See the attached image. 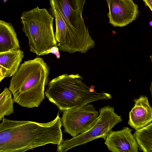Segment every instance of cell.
<instances>
[{
  "label": "cell",
  "mask_w": 152,
  "mask_h": 152,
  "mask_svg": "<svg viewBox=\"0 0 152 152\" xmlns=\"http://www.w3.org/2000/svg\"><path fill=\"white\" fill-rule=\"evenodd\" d=\"M58 113L52 121L44 123L16 121L4 117L0 125V152H23L63 140Z\"/></svg>",
  "instance_id": "1"
},
{
  "label": "cell",
  "mask_w": 152,
  "mask_h": 152,
  "mask_svg": "<svg viewBox=\"0 0 152 152\" xmlns=\"http://www.w3.org/2000/svg\"><path fill=\"white\" fill-rule=\"evenodd\" d=\"M146 6H148L152 12V0H142Z\"/></svg>",
  "instance_id": "16"
},
{
  "label": "cell",
  "mask_w": 152,
  "mask_h": 152,
  "mask_svg": "<svg viewBox=\"0 0 152 152\" xmlns=\"http://www.w3.org/2000/svg\"><path fill=\"white\" fill-rule=\"evenodd\" d=\"M59 50L57 46H53L48 50L47 53V55L50 53H51L55 55L56 58L58 59L60 58Z\"/></svg>",
  "instance_id": "15"
},
{
  "label": "cell",
  "mask_w": 152,
  "mask_h": 152,
  "mask_svg": "<svg viewBox=\"0 0 152 152\" xmlns=\"http://www.w3.org/2000/svg\"><path fill=\"white\" fill-rule=\"evenodd\" d=\"M20 49L0 53V82L7 77L13 76L18 71L24 57Z\"/></svg>",
  "instance_id": "11"
},
{
  "label": "cell",
  "mask_w": 152,
  "mask_h": 152,
  "mask_svg": "<svg viewBox=\"0 0 152 152\" xmlns=\"http://www.w3.org/2000/svg\"><path fill=\"white\" fill-rule=\"evenodd\" d=\"M150 58L151 59V61L152 63V55L151 56H150ZM150 91H151V97H152V82H151V86H150Z\"/></svg>",
  "instance_id": "17"
},
{
  "label": "cell",
  "mask_w": 152,
  "mask_h": 152,
  "mask_svg": "<svg viewBox=\"0 0 152 152\" xmlns=\"http://www.w3.org/2000/svg\"><path fill=\"white\" fill-rule=\"evenodd\" d=\"M20 19L31 52L44 56L52 47L57 46L53 27L54 18L46 9L37 7L24 11Z\"/></svg>",
  "instance_id": "5"
},
{
  "label": "cell",
  "mask_w": 152,
  "mask_h": 152,
  "mask_svg": "<svg viewBox=\"0 0 152 152\" xmlns=\"http://www.w3.org/2000/svg\"><path fill=\"white\" fill-rule=\"evenodd\" d=\"M99 115L95 124L87 131L70 139L63 140L57 145V151L65 152L77 146L84 145L98 138L104 140L112 128L122 121L121 116L114 110V107L106 105L99 110Z\"/></svg>",
  "instance_id": "6"
},
{
  "label": "cell",
  "mask_w": 152,
  "mask_h": 152,
  "mask_svg": "<svg viewBox=\"0 0 152 152\" xmlns=\"http://www.w3.org/2000/svg\"><path fill=\"white\" fill-rule=\"evenodd\" d=\"M7 0H3L4 2V3H5V2L7 1Z\"/></svg>",
  "instance_id": "19"
},
{
  "label": "cell",
  "mask_w": 152,
  "mask_h": 152,
  "mask_svg": "<svg viewBox=\"0 0 152 152\" xmlns=\"http://www.w3.org/2000/svg\"><path fill=\"white\" fill-rule=\"evenodd\" d=\"M139 147L143 152H152V122L133 134Z\"/></svg>",
  "instance_id": "13"
},
{
  "label": "cell",
  "mask_w": 152,
  "mask_h": 152,
  "mask_svg": "<svg viewBox=\"0 0 152 152\" xmlns=\"http://www.w3.org/2000/svg\"><path fill=\"white\" fill-rule=\"evenodd\" d=\"M86 0H49L50 8L57 16L56 28L60 44L71 52H86L95 45L82 17Z\"/></svg>",
  "instance_id": "2"
},
{
  "label": "cell",
  "mask_w": 152,
  "mask_h": 152,
  "mask_svg": "<svg viewBox=\"0 0 152 152\" xmlns=\"http://www.w3.org/2000/svg\"><path fill=\"white\" fill-rule=\"evenodd\" d=\"M19 42L11 23L0 20V53L20 49Z\"/></svg>",
  "instance_id": "12"
},
{
  "label": "cell",
  "mask_w": 152,
  "mask_h": 152,
  "mask_svg": "<svg viewBox=\"0 0 152 152\" xmlns=\"http://www.w3.org/2000/svg\"><path fill=\"white\" fill-rule=\"evenodd\" d=\"M99 115L91 104L64 110L61 118L64 132L73 137L87 131L95 124Z\"/></svg>",
  "instance_id": "7"
},
{
  "label": "cell",
  "mask_w": 152,
  "mask_h": 152,
  "mask_svg": "<svg viewBox=\"0 0 152 152\" xmlns=\"http://www.w3.org/2000/svg\"><path fill=\"white\" fill-rule=\"evenodd\" d=\"M109 8V23L114 27H122L135 20L140 12L132 0H106Z\"/></svg>",
  "instance_id": "8"
},
{
  "label": "cell",
  "mask_w": 152,
  "mask_h": 152,
  "mask_svg": "<svg viewBox=\"0 0 152 152\" xmlns=\"http://www.w3.org/2000/svg\"><path fill=\"white\" fill-rule=\"evenodd\" d=\"M149 24L151 26H152V21H151L149 22Z\"/></svg>",
  "instance_id": "18"
},
{
  "label": "cell",
  "mask_w": 152,
  "mask_h": 152,
  "mask_svg": "<svg viewBox=\"0 0 152 152\" xmlns=\"http://www.w3.org/2000/svg\"><path fill=\"white\" fill-rule=\"evenodd\" d=\"M78 74L66 73L52 80L47 85L45 95L61 111L78 107L95 101L110 100L108 93L95 91L83 81Z\"/></svg>",
  "instance_id": "4"
},
{
  "label": "cell",
  "mask_w": 152,
  "mask_h": 152,
  "mask_svg": "<svg viewBox=\"0 0 152 152\" xmlns=\"http://www.w3.org/2000/svg\"><path fill=\"white\" fill-rule=\"evenodd\" d=\"M133 101L134 106L129 112L128 123L137 130L147 126L152 121V107L146 96L141 95Z\"/></svg>",
  "instance_id": "10"
},
{
  "label": "cell",
  "mask_w": 152,
  "mask_h": 152,
  "mask_svg": "<svg viewBox=\"0 0 152 152\" xmlns=\"http://www.w3.org/2000/svg\"><path fill=\"white\" fill-rule=\"evenodd\" d=\"M12 93L9 88H5L0 95V121H2L5 115L8 116L14 113V102Z\"/></svg>",
  "instance_id": "14"
},
{
  "label": "cell",
  "mask_w": 152,
  "mask_h": 152,
  "mask_svg": "<svg viewBox=\"0 0 152 152\" xmlns=\"http://www.w3.org/2000/svg\"><path fill=\"white\" fill-rule=\"evenodd\" d=\"M132 130L124 127L120 130L111 131L104 140L109 150L112 152H138L139 147Z\"/></svg>",
  "instance_id": "9"
},
{
  "label": "cell",
  "mask_w": 152,
  "mask_h": 152,
  "mask_svg": "<svg viewBox=\"0 0 152 152\" xmlns=\"http://www.w3.org/2000/svg\"><path fill=\"white\" fill-rule=\"evenodd\" d=\"M50 70L49 66L39 57L22 64L12 77L9 88L14 102L23 107H38L45 98Z\"/></svg>",
  "instance_id": "3"
}]
</instances>
